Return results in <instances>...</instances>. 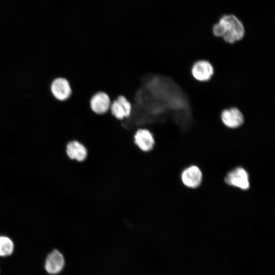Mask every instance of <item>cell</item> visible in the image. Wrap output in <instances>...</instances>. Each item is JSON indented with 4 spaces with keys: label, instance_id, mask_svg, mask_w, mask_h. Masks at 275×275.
<instances>
[{
    "label": "cell",
    "instance_id": "9c48e42d",
    "mask_svg": "<svg viewBox=\"0 0 275 275\" xmlns=\"http://www.w3.org/2000/svg\"><path fill=\"white\" fill-rule=\"evenodd\" d=\"M65 152L70 159L82 162L88 156V151L85 145L77 140H71L66 145Z\"/></svg>",
    "mask_w": 275,
    "mask_h": 275
},
{
    "label": "cell",
    "instance_id": "277c9868",
    "mask_svg": "<svg viewBox=\"0 0 275 275\" xmlns=\"http://www.w3.org/2000/svg\"><path fill=\"white\" fill-rule=\"evenodd\" d=\"M222 122L230 129H236L241 126L244 122L243 114L236 107L223 109L221 114Z\"/></svg>",
    "mask_w": 275,
    "mask_h": 275
},
{
    "label": "cell",
    "instance_id": "4fadbf2b",
    "mask_svg": "<svg viewBox=\"0 0 275 275\" xmlns=\"http://www.w3.org/2000/svg\"><path fill=\"white\" fill-rule=\"evenodd\" d=\"M116 100H117L123 107L126 118L129 117L132 108L131 103L123 95H119Z\"/></svg>",
    "mask_w": 275,
    "mask_h": 275
},
{
    "label": "cell",
    "instance_id": "6da1fadb",
    "mask_svg": "<svg viewBox=\"0 0 275 275\" xmlns=\"http://www.w3.org/2000/svg\"><path fill=\"white\" fill-rule=\"evenodd\" d=\"M213 35L222 37L230 44L241 40L244 37L245 30L242 22L235 15H225L213 27Z\"/></svg>",
    "mask_w": 275,
    "mask_h": 275
},
{
    "label": "cell",
    "instance_id": "7a4b0ae2",
    "mask_svg": "<svg viewBox=\"0 0 275 275\" xmlns=\"http://www.w3.org/2000/svg\"><path fill=\"white\" fill-rule=\"evenodd\" d=\"M191 74L193 77L199 82L209 81L214 73L212 64L206 60H199L196 61L191 67Z\"/></svg>",
    "mask_w": 275,
    "mask_h": 275
},
{
    "label": "cell",
    "instance_id": "7c38bea8",
    "mask_svg": "<svg viewBox=\"0 0 275 275\" xmlns=\"http://www.w3.org/2000/svg\"><path fill=\"white\" fill-rule=\"evenodd\" d=\"M109 112L118 120H122L126 118L123 107L117 100L111 102Z\"/></svg>",
    "mask_w": 275,
    "mask_h": 275
},
{
    "label": "cell",
    "instance_id": "ba28073f",
    "mask_svg": "<svg viewBox=\"0 0 275 275\" xmlns=\"http://www.w3.org/2000/svg\"><path fill=\"white\" fill-rule=\"evenodd\" d=\"M111 100L108 95L103 91H98L94 94L90 100L91 110L97 115L106 113L110 108Z\"/></svg>",
    "mask_w": 275,
    "mask_h": 275
},
{
    "label": "cell",
    "instance_id": "52a82bcc",
    "mask_svg": "<svg viewBox=\"0 0 275 275\" xmlns=\"http://www.w3.org/2000/svg\"><path fill=\"white\" fill-rule=\"evenodd\" d=\"M226 182L231 186L243 190L250 187L249 175L242 168L238 167L230 172L225 178Z\"/></svg>",
    "mask_w": 275,
    "mask_h": 275
},
{
    "label": "cell",
    "instance_id": "3957f363",
    "mask_svg": "<svg viewBox=\"0 0 275 275\" xmlns=\"http://www.w3.org/2000/svg\"><path fill=\"white\" fill-rule=\"evenodd\" d=\"M49 89L53 98L60 101L67 100L72 93L69 81L62 77L54 78L50 83Z\"/></svg>",
    "mask_w": 275,
    "mask_h": 275
},
{
    "label": "cell",
    "instance_id": "5b68a950",
    "mask_svg": "<svg viewBox=\"0 0 275 275\" xmlns=\"http://www.w3.org/2000/svg\"><path fill=\"white\" fill-rule=\"evenodd\" d=\"M133 142L140 150L145 153L152 150L155 145L153 134L146 128H139L135 131Z\"/></svg>",
    "mask_w": 275,
    "mask_h": 275
},
{
    "label": "cell",
    "instance_id": "8fae6325",
    "mask_svg": "<svg viewBox=\"0 0 275 275\" xmlns=\"http://www.w3.org/2000/svg\"><path fill=\"white\" fill-rule=\"evenodd\" d=\"M14 250V244L12 240L8 236L0 235V257L9 256Z\"/></svg>",
    "mask_w": 275,
    "mask_h": 275
},
{
    "label": "cell",
    "instance_id": "8992f818",
    "mask_svg": "<svg viewBox=\"0 0 275 275\" xmlns=\"http://www.w3.org/2000/svg\"><path fill=\"white\" fill-rule=\"evenodd\" d=\"M65 260L59 250L54 249L47 256L44 263L45 271L49 274L56 275L60 273L64 268Z\"/></svg>",
    "mask_w": 275,
    "mask_h": 275
},
{
    "label": "cell",
    "instance_id": "30bf717a",
    "mask_svg": "<svg viewBox=\"0 0 275 275\" xmlns=\"http://www.w3.org/2000/svg\"><path fill=\"white\" fill-rule=\"evenodd\" d=\"M181 179L183 184L187 187L196 188L201 183L202 174L198 167L192 166L183 171L181 175Z\"/></svg>",
    "mask_w": 275,
    "mask_h": 275
}]
</instances>
